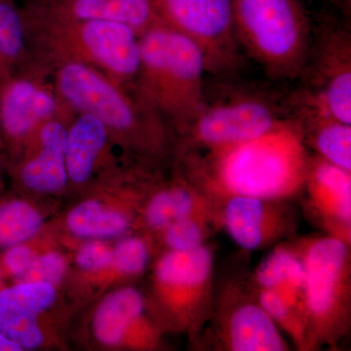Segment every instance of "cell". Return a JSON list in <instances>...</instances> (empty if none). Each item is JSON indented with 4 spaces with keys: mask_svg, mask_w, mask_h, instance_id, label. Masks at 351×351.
<instances>
[{
    "mask_svg": "<svg viewBox=\"0 0 351 351\" xmlns=\"http://www.w3.org/2000/svg\"><path fill=\"white\" fill-rule=\"evenodd\" d=\"M34 63L52 75L66 64H82L122 85H134L141 66L140 34L129 25L57 17L22 5Z\"/></svg>",
    "mask_w": 351,
    "mask_h": 351,
    "instance_id": "obj_2",
    "label": "cell"
},
{
    "mask_svg": "<svg viewBox=\"0 0 351 351\" xmlns=\"http://www.w3.org/2000/svg\"><path fill=\"white\" fill-rule=\"evenodd\" d=\"M22 348L10 339L0 334V351H21Z\"/></svg>",
    "mask_w": 351,
    "mask_h": 351,
    "instance_id": "obj_32",
    "label": "cell"
},
{
    "mask_svg": "<svg viewBox=\"0 0 351 351\" xmlns=\"http://www.w3.org/2000/svg\"><path fill=\"white\" fill-rule=\"evenodd\" d=\"M112 137L107 127L94 115L75 112L68 127L66 164L69 181L84 184Z\"/></svg>",
    "mask_w": 351,
    "mask_h": 351,
    "instance_id": "obj_18",
    "label": "cell"
},
{
    "mask_svg": "<svg viewBox=\"0 0 351 351\" xmlns=\"http://www.w3.org/2000/svg\"><path fill=\"white\" fill-rule=\"evenodd\" d=\"M306 104L299 120L306 145H313L321 158L351 172V124Z\"/></svg>",
    "mask_w": 351,
    "mask_h": 351,
    "instance_id": "obj_19",
    "label": "cell"
},
{
    "mask_svg": "<svg viewBox=\"0 0 351 351\" xmlns=\"http://www.w3.org/2000/svg\"><path fill=\"white\" fill-rule=\"evenodd\" d=\"M234 293L221 302L217 325L219 348L230 351H288L290 345L274 319L258 302Z\"/></svg>",
    "mask_w": 351,
    "mask_h": 351,
    "instance_id": "obj_12",
    "label": "cell"
},
{
    "mask_svg": "<svg viewBox=\"0 0 351 351\" xmlns=\"http://www.w3.org/2000/svg\"><path fill=\"white\" fill-rule=\"evenodd\" d=\"M235 38L270 75L293 77L308 60L309 25L298 0H232Z\"/></svg>",
    "mask_w": 351,
    "mask_h": 351,
    "instance_id": "obj_6",
    "label": "cell"
},
{
    "mask_svg": "<svg viewBox=\"0 0 351 351\" xmlns=\"http://www.w3.org/2000/svg\"><path fill=\"white\" fill-rule=\"evenodd\" d=\"M214 223H218L214 216H193L180 219L164 228V242L170 251L193 250L206 244Z\"/></svg>",
    "mask_w": 351,
    "mask_h": 351,
    "instance_id": "obj_27",
    "label": "cell"
},
{
    "mask_svg": "<svg viewBox=\"0 0 351 351\" xmlns=\"http://www.w3.org/2000/svg\"><path fill=\"white\" fill-rule=\"evenodd\" d=\"M295 245L304 267L302 302L311 350L335 345L350 327V243L325 233Z\"/></svg>",
    "mask_w": 351,
    "mask_h": 351,
    "instance_id": "obj_5",
    "label": "cell"
},
{
    "mask_svg": "<svg viewBox=\"0 0 351 351\" xmlns=\"http://www.w3.org/2000/svg\"><path fill=\"white\" fill-rule=\"evenodd\" d=\"M66 223L73 234L86 239L119 237L130 226L125 215L108 209L97 200L84 201L73 208Z\"/></svg>",
    "mask_w": 351,
    "mask_h": 351,
    "instance_id": "obj_24",
    "label": "cell"
},
{
    "mask_svg": "<svg viewBox=\"0 0 351 351\" xmlns=\"http://www.w3.org/2000/svg\"><path fill=\"white\" fill-rule=\"evenodd\" d=\"M255 295L279 329L294 341L295 348L311 350L306 318L299 306L286 301L276 291L256 289Z\"/></svg>",
    "mask_w": 351,
    "mask_h": 351,
    "instance_id": "obj_25",
    "label": "cell"
},
{
    "mask_svg": "<svg viewBox=\"0 0 351 351\" xmlns=\"http://www.w3.org/2000/svg\"><path fill=\"white\" fill-rule=\"evenodd\" d=\"M214 253L207 244L189 251H169L156 269L161 299L174 314L176 324L199 337L215 307Z\"/></svg>",
    "mask_w": 351,
    "mask_h": 351,
    "instance_id": "obj_7",
    "label": "cell"
},
{
    "mask_svg": "<svg viewBox=\"0 0 351 351\" xmlns=\"http://www.w3.org/2000/svg\"><path fill=\"white\" fill-rule=\"evenodd\" d=\"M304 191L311 214L327 234L350 243L351 172L311 157Z\"/></svg>",
    "mask_w": 351,
    "mask_h": 351,
    "instance_id": "obj_13",
    "label": "cell"
},
{
    "mask_svg": "<svg viewBox=\"0 0 351 351\" xmlns=\"http://www.w3.org/2000/svg\"><path fill=\"white\" fill-rule=\"evenodd\" d=\"M253 281L255 289L276 291L286 301L302 309L304 267L295 242L276 244L258 265Z\"/></svg>",
    "mask_w": 351,
    "mask_h": 351,
    "instance_id": "obj_21",
    "label": "cell"
},
{
    "mask_svg": "<svg viewBox=\"0 0 351 351\" xmlns=\"http://www.w3.org/2000/svg\"><path fill=\"white\" fill-rule=\"evenodd\" d=\"M51 75L64 103L75 112L100 119L112 137L145 152L162 149L173 128L135 84H117L82 64H63Z\"/></svg>",
    "mask_w": 351,
    "mask_h": 351,
    "instance_id": "obj_4",
    "label": "cell"
},
{
    "mask_svg": "<svg viewBox=\"0 0 351 351\" xmlns=\"http://www.w3.org/2000/svg\"><path fill=\"white\" fill-rule=\"evenodd\" d=\"M161 24L184 34L200 48L207 71L228 73L239 63L232 0H151Z\"/></svg>",
    "mask_w": 351,
    "mask_h": 351,
    "instance_id": "obj_8",
    "label": "cell"
},
{
    "mask_svg": "<svg viewBox=\"0 0 351 351\" xmlns=\"http://www.w3.org/2000/svg\"><path fill=\"white\" fill-rule=\"evenodd\" d=\"M36 66L27 43L22 6L16 0H0V83Z\"/></svg>",
    "mask_w": 351,
    "mask_h": 351,
    "instance_id": "obj_23",
    "label": "cell"
},
{
    "mask_svg": "<svg viewBox=\"0 0 351 351\" xmlns=\"http://www.w3.org/2000/svg\"><path fill=\"white\" fill-rule=\"evenodd\" d=\"M32 7L66 19L121 23L140 36L161 23L151 0H57L48 5Z\"/></svg>",
    "mask_w": 351,
    "mask_h": 351,
    "instance_id": "obj_17",
    "label": "cell"
},
{
    "mask_svg": "<svg viewBox=\"0 0 351 351\" xmlns=\"http://www.w3.org/2000/svg\"><path fill=\"white\" fill-rule=\"evenodd\" d=\"M0 283H1V276H0Z\"/></svg>",
    "mask_w": 351,
    "mask_h": 351,
    "instance_id": "obj_35",
    "label": "cell"
},
{
    "mask_svg": "<svg viewBox=\"0 0 351 351\" xmlns=\"http://www.w3.org/2000/svg\"><path fill=\"white\" fill-rule=\"evenodd\" d=\"M217 219L228 237L246 251L282 242L298 228V216L289 200L233 196L218 204Z\"/></svg>",
    "mask_w": 351,
    "mask_h": 351,
    "instance_id": "obj_11",
    "label": "cell"
},
{
    "mask_svg": "<svg viewBox=\"0 0 351 351\" xmlns=\"http://www.w3.org/2000/svg\"><path fill=\"white\" fill-rule=\"evenodd\" d=\"M218 207L195 184H182L161 189L152 196L145 208V218L152 230L166 226L193 216H214Z\"/></svg>",
    "mask_w": 351,
    "mask_h": 351,
    "instance_id": "obj_20",
    "label": "cell"
},
{
    "mask_svg": "<svg viewBox=\"0 0 351 351\" xmlns=\"http://www.w3.org/2000/svg\"><path fill=\"white\" fill-rule=\"evenodd\" d=\"M281 119L269 101L246 95L211 105L205 103L182 135L189 149L214 151L265 133Z\"/></svg>",
    "mask_w": 351,
    "mask_h": 351,
    "instance_id": "obj_10",
    "label": "cell"
},
{
    "mask_svg": "<svg viewBox=\"0 0 351 351\" xmlns=\"http://www.w3.org/2000/svg\"><path fill=\"white\" fill-rule=\"evenodd\" d=\"M56 301L54 285L45 282H19L0 288V334L23 350L43 345L38 318Z\"/></svg>",
    "mask_w": 351,
    "mask_h": 351,
    "instance_id": "obj_15",
    "label": "cell"
},
{
    "mask_svg": "<svg viewBox=\"0 0 351 351\" xmlns=\"http://www.w3.org/2000/svg\"><path fill=\"white\" fill-rule=\"evenodd\" d=\"M112 252L101 242L83 245L76 256V263L82 269L97 271L112 265Z\"/></svg>",
    "mask_w": 351,
    "mask_h": 351,
    "instance_id": "obj_31",
    "label": "cell"
},
{
    "mask_svg": "<svg viewBox=\"0 0 351 351\" xmlns=\"http://www.w3.org/2000/svg\"><path fill=\"white\" fill-rule=\"evenodd\" d=\"M66 269V261L61 254L36 256L22 282H45L55 285L62 280Z\"/></svg>",
    "mask_w": 351,
    "mask_h": 351,
    "instance_id": "obj_29",
    "label": "cell"
},
{
    "mask_svg": "<svg viewBox=\"0 0 351 351\" xmlns=\"http://www.w3.org/2000/svg\"><path fill=\"white\" fill-rule=\"evenodd\" d=\"M149 261V250L144 240L130 237L122 240L112 252V265L124 274H138L144 271Z\"/></svg>",
    "mask_w": 351,
    "mask_h": 351,
    "instance_id": "obj_28",
    "label": "cell"
},
{
    "mask_svg": "<svg viewBox=\"0 0 351 351\" xmlns=\"http://www.w3.org/2000/svg\"><path fill=\"white\" fill-rule=\"evenodd\" d=\"M36 257V254L29 247L16 244L7 248L2 257V265L11 276L22 282Z\"/></svg>",
    "mask_w": 351,
    "mask_h": 351,
    "instance_id": "obj_30",
    "label": "cell"
},
{
    "mask_svg": "<svg viewBox=\"0 0 351 351\" xmlns=\"http://www.w3.org/2000/svg\"><path fill=\"white\" fill-rule=\"evenodd\" d=\"M316 69L315 90L306 101L351 124V47L345 32L323 36Z\"/></svg>",
    "mask_w": 351,
    "mask_h": 351,
    "instance_id": "obj_14",
    "label": "cell"
},
{
    "mask_svg": "<svg viewBox=\"0 0 351 351\" xmlns=\"http://www.w3.org/2000/svg\"><path fill=\"white\" fill-rule=\"evenodd\" d=\"M145 307L144 297L136 289L115 291L101 302L95 313V337L104 345H119L132 329L138 326Z\"/></svg>",
    "mask_w": 351,
    "mask_h": 351,
    "instance_id": "obj_22",
    "label": "cell"
},
{
    "mask_svg": "<svg viewBox=\"0 0 351 351\" xmlns=\"http://www.w3.org/2000/svg\"><path fill=\"white\" fill-rule=\"evenodd\" d=\"M4 149H5V147H4L3 142H2L1 136H0V154H2Z\"/></svg>",
    "mask_w": 351,
    "mask_h": 351,
    "instance_id": "obj_34",
    "label": "cell"
},
{
    "mask_svg": "<svg viewBox=\"0 0 351 351\" xmlns=\"http://www.w3.org/2000/svg\"><path fill=\"white\" fill-rule=\"evenodd\" d=\"M140 49L136 87L173 129L184 133L206 103L204 54L191 39L161 23L141 34Z\"/></svg>",
    "mask_w": 351,
    "mask_h": 351,
    "instance_id": "obj_3",
    "label": "cell"
},
{
    "mask_svg": "<svg viewBox=\"0 0 351 351\" xmlns=\"http://www.w3.org/2000/svg\"><path fill=\"white\" fill-rule=\"evenodd\" d=\"M43 225L38 212L21 200L0 201V248L23 243Z\"/></svg>",
    "mask_w": 351,
    "mask_h": 351,
    "instance_id": "obj_26",
    "label": "cell"
},
{
    "mask_svg": "<svg viewBox=\"0 0 351 351\" xmlns=\"http://www.w3.org/2000/svg\"><path fill=\"white\" fill-rule=\"evenodd\" d=\"M57 0H23V5L45 6Z\"/></svg>",
    "mask_w": 351,
    "mask_h": 351,
    "instance_id": "obj_33",
    "label": "cell"
},
{
    "mask_svg": "<svg viewBox=\"0 0 351 351\" xmlns=\"http://www.w3.org/2000/svg\"><path fill=\"white\" fill-rule=\"evenodd\" d=\"M73 117L48 120L34 134L36 149L17 168L20 182L29 191L54 193L66 186V138Z\"/></svg>",
    "mask_w": 351,
    "mask_h": 351,
    "instance_id": "obj_16",
    "label": "cell"
},
{
    "mask_svg": "<svg viewBox=\"0 0 351 351\" xmlns=\"http://www.w3.org/2000/svg\"><path fill=\"white\" fill-rule=\"evenodd\" d=\"M75 113L57 94L52 75L40 66L0 83V136L9 152L29 142L48 120Z\"/></svg>",
    "mask_w": 351,
    "mask_h": 351,
    "instance_id": "obj_9",
    "label": "cell"
},
{
    "mask_svg": "<svg viewBox=\"0 0 351 351\" xmlns=\"http://www.w3.org/2000/svg\"><path fill=\"white\" fill-rule=\"evenodd\" d=\"M309 159L301 122L282 119L256 137L197 154L191 182L216 206L233 196L290 200L304 191Z\"/></svg>",
    "mask_w": 351,
    "mask_h": 351,
    "instance_id": "obj_1",
    "label": "cell"
}]
</instances>
